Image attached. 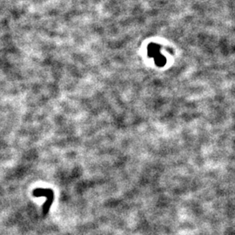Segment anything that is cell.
<instances>
[{
    "mask_svg": "<svg viewBox=\"0 0 235 235\" xmlns=\"http://www.w3.org/2000/svg\"><path fill=\"white\" fill-rule=\"evenodd\" d=\"M45 192H40L39 191H38V189H36L34 192H33V195L34 196H36V197H39V196H46L49 199L45 203V205H44V213L45 214L48 211H49V208H50V206H51V204H52V200H53V198H54V196H53V192H52V190H45Z\"/></svg>",
    "mask_w": 235,
    "mask_h": 235,
    "instance_id": "6da1fadb",
    "label": "cell"
}]
</instances>
